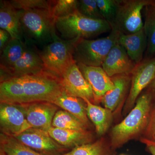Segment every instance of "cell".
<instances>
[{
    "label": "cell",
    "mask_w": 155,
    "mask_h": 155,
    "mask_svg": "<svg viewBox=\"0 0 155 155\" xmlns=\"http://www.w3.org/2000/svg\"><path fill=\"white\" fill-rule=\"evenodd\" d=\"M21 143L45 155H61L67 149L59 144L48 132L29 128L14 137Z\"/></svg>",
    "instance_id": "9"
},
{
    "label": "cell",
    "mask_w": 155,
    "mask_h": 155,
    "mask_svg": "<svg viewBox=\"0 0 155 155\" xmlns=\"http://www.w3.org/2000/svg\"><path fill=\"white\" fill-rule=\"evenodd\" d=\"M56 28L65 40L74 42L91 38L111 31L112 27L105 19H91L76 11L56 20Z\"/></svg>",
    "instance_id": "3"
},
{
    "label": "cell",
    "mask_w": 155,
    "mask_h": 155,
    "mask_svg": "<svg viewBox=\"0 0 155 155\" xmlns=\"http://www.w3.org/2000/svg\"><path fill=\"white\" fill-rule=\"evenodd\" d=\"M118 43L124 48L128 55L136 65L143 60V55L147 45L143 27L137 32L130 34L120 32Z\"/></svg>",
    "instance_id": "17"
},
{
    "label": "cell",
    "mask_w": 155,
    "mask_h": 155,
    "mask_svg": "<svg viewBox=\"0 0 155 155\" xmlns=\"http://www.w3.org/2000/svg\"><path fill=\"white\" fill-rule=\"evenodd\" d=\"M1 103L25 104L24 91L19 77H14L1 81L0 84Z\"/></svg>",
    "instance_id": "22"
},
{
    "label": "cell",
    "mask_w": 155,
    "mask_h": 155,
    "mask_svg": "<svg viewBox=\"0 0 155 155\" xmlns=\"http://www.w3.org/2000/svg\"><path fill=\"white\" fill-rule=\"evenodd\" d=\"M86 104V112L88 119L95 127L98 135L104 134L110 127L113 122V112L106 108L96 105L88 100H84Z\"/></svg>",
    "instance_id": "21"
},
{
    "label": "cell",
    "mask_w": 155,
    "mask_h": 155,
    "mask_svg": "<svg viewBox=\"0 0 155 155\" xmlns=\"http://www.w3.org/2000/svg\"><path fill=\"white\" fill-rule=\"evenodd\" d=\"M150 87L149 90L152 93L153 98L155 99V77L152 82L149 85Z\"/></svg>",
    "instance_id": "35"
},
{
    "label": "cell",
    "mask_w": 155,
    "mask_h": 155,
    "mask_svg": "<svg viewBox=\"0 0 155 155\" xmlns=\"http://www.w3.org/2000/svg\"><path fill=\"white\" fill-rule=\"evenodd\" d=\"M78 11L85 17L95 19H104L100 13L96 0L78 1Z\"/></svg>",
    "instance_id": "30"
},
{
    "label": "cell",
    "mask_w": 155,
    "mask_h": 155,
    "mask_svg": "<svg viewBox=\"0 0 155 155\" xmlns=\"http://www.w3.org/2000/svg\"><path fill=\"white\" fill-rule=\"evenodd\" d=\"M0 27L8 32L11 38L22 39L23 35L18 10L9 1L0 2Z\"/></svg>",
    "instance_id": "20"
},
{
    "label": "cell",
    "mask_w": 155,
    "mask_h": 155,
    "mask_svg": "<svg viewBox=\"0 0 155 155\" xmlns=\"http://www.w3.org/2000/svg\"><path fill=\"white\" fill-rule=\"evenodd\" d=\"M77 64L84 77L92 89L95 103L101 102L106 93L114 87L112 78L101 67L86 66L81 64Z\"/></svg>",
    "instance_id": "15"
},
{
    "label": "cell",
    "mask_w": 155,
    "mask_h": 155,
    "mask_svg": "<svg viewBox=\"0 0 155 155\" xmlns=\"http://www.w3.org/2000/svg\"><path fill=\"white\" fill-rule=\"evenodd\" d=\"M0 125L2 133L15 137L28 129L22 104L1 103Z\"/></svg>",
    "instance_id": "10"
},
{
    "label": "cell",
    "mask_w": 155,
    "mask_h": 155,
    "mask_svg": "<svg viewBox=\"0 0 155 155\" xmlns=\"http://www.w3.org/2000/svg\"><path fill=\"white\" fill-rule=\"evenodd\" d=\"M25 110L28 128L41 129L48 132L58 110L57 106L48 102H35L22 104Z\"/></svg>",
    "instance_id": "11"
},
{
    "label": "cell",
    "mask_w": 155,
    "mask_h": 155,
    "mask_svg": "<svg viewBox=\"0 0 155 155\" xmlns=\"http://www.w3.org/2000/svg\"><path fill=\"white\" fill-rule=\"evenodd\" d=\"M143 28L147 38V48L145 59L153 58L155 54V1L144 8Z\"/></svg>",
    "instance_id": "24"
},
{
    "label": "cell",
    "mask_w": 155,
    "mask_h": 155,
    "mask_svg": "<svg viewBox=\"0 0 155 155\" xmlns=\"http://www.w3.org/2000/svg\"><path fill=\"white\" fill-rule=\"evenodd\" d=\"M142 137L155 142V105L151 111L148 123Z\"/></svg>",
    "instance_id": "32"
},
{
    "label": "cell",
    "mask_w": 155,
    "mask_h": 155,
    "mask_svg": "<svg viewBox=\"0 0 155 155\" xmlns=\"http://www.w3.org/2000/svg\"><path fill=\"white\" fill-rule=\"evenodd\" d=\"M153 99L149 90L140 95L127 116L112 128L110 133L112 149L119 148L129 140L143 134L148 123Z\"/></svg>",
    "instance_id": "1"
},
{
    "label": "cell",
    "mask_w": 155,
    "mask_h": 155,
    "mask_svg": "<svg viewBox=\"0 0 155 155\" xmlns=\"http://www.w3.org/2000/svg\"><path fill=\"white\" fill-rule=\"evenodd\" d=\"M12 6L18 11L35 9L49 10L50 1L45 0H12L10 1Z\"/></svg>",
    "instance_id": "31"
},
{
    "label": "cell",
    "mask_w": 155,
    "mask_h": 155,
    "mask_svg": "<svg viewBox=\"0 0 155 155\" xmlns=\"http://www.w3.org/2000/svg\"><path fill=\"white\" fill-rule=\"evenodd\" d=\"M153 0H118V7L112 29L130 34L143 27L142 11Z\"/></svg>",
    "instance_id": "7"
},
{
    "label": "cell",
    "mask_w": 155,
    "mask_h": 155,
    "mask_svg": "<svg viewBox=\"0 0 155 155\" xmlns=\"http://www.w3.org/2000/svg\"><path fill=\"white\" fill-rule=\"evenodd\" d=\"M140 141L145 145L147 150L152 155H155V142L141 137Z\"/></svg>",
    "instance_id": "34"
},
{
    "label": "cell",
    "mask_w": 155,
    "mask_h": 155,
    "mask_svg": "<svg viewBox=\"0 0 155 155\" xmlns=\"http://www.w3.org/2000/svg\"><path fill=\"white\" fill-rule=\"evenodd\" d=\"M78 1L76 0L50 1L49 11L56 20L78 11Z\"/></svg>",
    "instance_id": "28"
},
{
    "label": "cell",
    "mask_w": 155,
    "mask_h": 155,
    "mask_svg": "<svg viewBox=\"0 0 155 155\" xmlns=\"http://www.w3.org/2000/svg\"><path fill=\"white\" fill-rule=\"evenodd\" d=\"M155 77V57L144 59L137 65L131 73L130 91L126 99L124 113L131 110L142 92Z\"/></svg>",
    "instance_id": "8"
},
{
    "label": "cell",
    "mask_w": 155,
    "mask_h": 155,
    "mask_svg": "<svg viewBox=\"0 0 155 155\" xmlns=\"http://www.w3.org/2000/svg\"><path fill=\"white\" fill-rule=\"evenodd\" d=\"M50 103L74 115L88 128L89 121L87 114L86 104L84 100L68 94L64 90Z\"/></svg>",
    "instance_id": "19"
},
{
    "label": "cell",
    "mask_w": 155,
    "mask_h": 155,
    "mask_svg": "<svg viewBox=\"0 0 155 155\" xmlns=\"http://www.w3.org/2000/svg\"><path fill=\"white\" fill-rule=\"evenodd\" d=\"M22 32L27 43L45 46L57 36L56 19L47 9L18 11Z\"/></svg>",
    "instance_id": "2"
},
{
    "label": "cell",
    "mask_w": 155,
    "mask_h": 155,
    "mask_svg": "<svg viewBox=\"0 0 155 155\" xmlns=\"http://www.w3.org/2000/svg\"><path fill=\"white\" fill-rule=\"evenodd\" d=\"M123 155V154H122V155Z\"/></svg>",
    "instance_id": "37"
},
{
    "label": "cell",
    "mask_w": 155,
    "mask_h": 155,
    "mask_svg": "<svg viewBox=\"0 0 155 155\" xmlns=\"http://www.w3.org/2000/svg\"><path fill=\"white\" fill-rule=\"evenodd\" d=\"M52 127L69 130H87L88 127L77 117L65 110L57 111L53 119Z\"/></svg>",
    "instance_id": "26"
},
{
    "label": "cell",
    "mask_w": 155,
    "mask_h": 155,
    "mask_svg": "<svg viewBox=\"0 0 155 155\" xmlns=\"http://www.w3.org/2000/svg\"><path fill=\"white\" fill-rule=\"evenodd\" d=\"M61 155H110L109 149L103 138L78 146Z\"/></svg>",
    "instance_id": "27"
},
{
    "label": "cell",
    "mask_w": 155,
    "mask_h": 155,
    "mask_svg": "<svg viewBox=\"0 0 155 155\" xmlns=\"http://www.w3.org/2000/svg\"><path fill=\"white\" fill-rule=\"evenodd\" d=\"M26 48L22 40L11 39L1 53V71L12 67L21 58Z\"/></svg>",
    "instance_id": "23"
},
{
    "label": "cell",
    "mask_w": 155,
    "mask_h": 155,
    "mask_svg": "<svg viewBox=\"0 0 155 155\" xmlns=\"http://www.w3.org/2000/svg\"><path fill=\"white\" fill-rule=\"evenodd\" d=\"M60 81L68 94L95 103L92 89L84 77L76 62H74L67 69Z\"/></svg>",
    "instance_id": "12"
},
{
    "label": "cell",
    "mask_w": 155,
    "mask_h": 155,
    "mask_svg": "<svg viewBox=\"0 0 155 155\" xmlns=\"http://www.w3.org/2000/svg\"><path fill=\"white\" fill-rule=\"evenodd\" d=\"M96 2L101 15L112 28L117 12L118 0H96Z\"/></svg>",
    "instance_id": "29"
},
{
    "label": "cell",
    "mask_w": 155,
    "mask_h": 155,
    "mask_svg": "<svg viewBox=\"0 0 155 155\" xmlns=\"http://www.w3.org/2000/svg\"><path fill=\"white\" fill-rule=\"evenodd\" d=\"M73 42L58 36L44 47L39 52L44 66L45 72L60 80L67 69L74 62Z\"/></svg>",
    "instance_id": "5"
},
{
    "label": "cell",
    "mask_w": 155,
    "mask_h": 155,
    "mask_svg": "<svg viewBox=\"0 0 155 155\" xmlns=\"http://www.w3.org/2000/svg\"><path fill=\"white\" fill-rule=\"evenodd\" d=\"M50 136L59 144L68 149L92 142L93 135L88 130L61 129L52 127L48 130Z\"/></svg>",
    "instance_id": "18"
},
{
    "label": "cell",
    "mask_w": 155,
    "mask_h": 155,
    "mask_svg": "<svg viewBox=\"0 0 155 155\" xmlns=\"http://www.w3.org/2000/svg\"><path fill=\"white\" fill-rule=\"evenodd\" d=\"M120 32L112 29L106 37L90 40L80 39L73 42V59L76 64L102 67L111 48L118 43Z\"/></svg>",
    "instance_id": "4"
},
{
    "label": "cell",
    "mask_w": 155,
    "mask_h": 155,
    "mask_svg": "<svg viewBox=\"0 0 155 155\" xmlns=\"http://www.w3.org/2000/svg\"><path fill=\"white\" fill-rule=\"evenodd\" d=\"M22 83L25 104L35 102H48L64 90L58 78L46 73L18 76Z\"/></svg>",
    "instance_id": "6"
},
{
    "label": "cell",
    "mask_w": 155,
    "mask_h": 155,
    "mask_svg": "<svg viewBox=\"0 0 155 155\" xmlns=\"http://www.w3.org/2000/svg\"><path fill=\"white\" fill-rule=\"evenodd\" d=\"M8 32L4 29H0V51L1 53L11 39Z\"/></svg>",
    "instance_id": "33"
},
{
    "label": "cell",
    "mask_w": 155,
    "mask_h": 155,
    "mask_svg": "<svg viewBox=\"0 0 155 155\" xmlns=\"http://www.w3.org/2000/svg\"><path fill=\"white\" fill-rule=\"evenodd\" d=\"M136 66L124 48L118 43L111 48L101 67L111 78L116 75H130Z\"/></svg>",
    "instance_id": "14"
},
{
    "label": "cell",
    "mask_w": 155,
    "mask_h": 155,
    "mask_svg": "<svg viewBox=\"0 0 155 155\" xmlns=\"http://www.w3.org/2000/svg\"><path fill=\"white\" fill-rule=\"evenodd\" d=\"M114 87L106 93L101 102L104 107L114 112L128 96L131 83V74L118 75L111 77Z\"/></svg>",
    "instance_id": "16"
},
{
    "label": "cell",
    "mask_w": 155,
    "mask_h": 155,
    "mask_svg": "<svg viewBox=\"0 0 155 155\" xmlns=\"http://www.w3.org/2000/svg\"><path fill=\"white\" fill-rule=\"evenodd\" d=\"M1 155H6L4 153L1 152Z\"/></svg>",
    "instance_id": "36"
},
{
    "label": "cell",
    "mask_w": 155,
    "mask_h": 155,
    "mask_svg": "<svg viewBox=\"0 0 155 155\" xmlns=\"http://www.w3.org/2000/svg\"><path fill=\"white\" fill-rule=\"evenodd\" d=\"M1 152L6 155H45L21 143L14 137L1 133Z\"/></svg>",
    "instance_id": "25"
},
{
    "label": "cell",
    "mask_w": 155,
    "mask_h": 155,
    "mask_svg": "<svg viewBox=\"0 0 155 155\" xmlns=\"http://www.w3.org/2000/svg\"><path fill=\"white\" fill-rule=\"evenodd\" d=\"M26 44V49L21 58L9 69L1 71V74H8L11 75V78L25 75H36L45 72L39 52L31 45Z\"/></svg>",
    "instance_id": "13"
}]
</instances>
